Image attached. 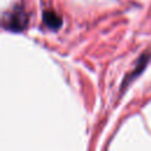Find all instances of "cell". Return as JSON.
Wrapping results in <instances>:
<instances>
[{
  "instance_id": "6da1fadb",
  "label": "cell",
  "mask_w": 151,
  "mask_h": 151,
  "mask_svg": "<svg viewBox=\"0 0 151 151\" xmlns=\"http://www.w3.org/2000/svg\"><path fill=\"white\" fill-rule=\"evenodd\" d=\"M28 17L21 7H15L12 11H8L2 20V25L6 29L11 32H19L27 27Z\"/></svg>"
},
{
  "instance_id": "3957f363",
  "label": "cell",
  "mask_w": 151,
  "mask_h": 151,
  "mask_svg": "<svg viewBox=\"0 0 151 151\" xmlns=\"http://www.w3.org/2000/svg\"><path fill=\"white\" fill-rule=\"evenodd\" d=\"M147 61H149V54H147V53L142 54V55H140V58H139V59H138V61H137V65H136L134 70H133L131 73H129V74H127V77L125 78L124 86H125V85H127V83H129V81H131V80H133L136 77H138V74H139V73L145 68V66H146Z\"/></svg>"
},
{
  "instance_id": "7a4b0ae2",
  "label": "cell",
  "mask_w": 151,
  "mask_h": 151,
  "mask_svg": "<svg viewBox=\"0 0 151 151\" xmlns=\"http://www.w3.org/2000/svg\"><path fill=\"white\" fill-rule=\"evenodd\" d=\"M42 21L44 24L51 28V29H59L63 25V19L59 14H57L54 11H51V9H47L42 13Z\"/></svg>"
}]
</instances>
